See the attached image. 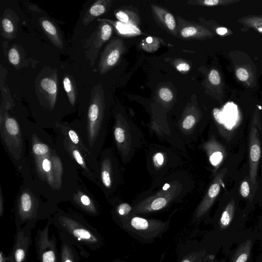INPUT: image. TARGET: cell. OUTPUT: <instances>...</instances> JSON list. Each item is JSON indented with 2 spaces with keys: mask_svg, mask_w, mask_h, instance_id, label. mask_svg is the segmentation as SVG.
I'll return each mask as SVG.
<instances>
[{
  "mask_svg": "<svg viewBox=\"0 0 262 262\" xmlns=\"http://www.w3.org/2000/svg\"><path fill=\"white\" fill-rule=\"evenodd\" d=\"M28 165L32 183L47 200L69 201L80 179L77 164L62 144L35 123L26 129Z\"/></svg>",
  "mask_w": 262,
  "mask_h": 262,
  "instance_id": "cell-1",
  "label": "cell"
},
{
  "mask_svg": "<svg viewBox=\"0 0 262 262\" xmlns=\"http://www.w3.org/2000/svg\"><path fill=\"white\" fill-rule=\"evenodd\" d=\"M105 103L100 84L93 89L87 110L80 120L71 122L93 159L98 162L106 134Z\"/></svg>",
  "mask_w": 262,
  "mask_h": 262,
  "instance_id": "cell-2",
  "label": "cell"
},
{
  "mask_svg": "<svg viewBox=\"0 0 262 262\" xmlns=\"http://www.w3.org/2000/svg\"><path fill=\"white\" fill-rule=\"evenodd\" d=\"M52 218V225L71 238L83 258H88L90 256L83 246L96 251L103 245V238L97 229L80 214L59 208Z\"/></svg>",
  "mask_w": 262,
  "mask_h": 262,
  "instance_id": "cell-3",
  "label": "cell"
},
{
  "mask_svg": "<svg viewBox=\"0 0 262 262\" xmlns=\"http://www.w3.org/2000/svg\"><path fill=\"white\" fill-rule=\"evenodd\" d=\"M23 180L14 206L16 228L22 227L28 222L48 220L59 208L58 204L42 199L43 196L33 184L32 179Z\"/></svg>",
  "mask_w": 262,
  "mask_h": 262,
  "instance_id": "cell-4",
  "label": "cell"
},
{
  "mask_svg": "<svg viewBox=\"0 0 262 262\" xmlns=\"http://www.w3.org/2000/svg\"><path fill=\"white\" fill-rule=\"evenodd\" d=\"M115 222L132 236L143 243H150L161 237L169 228L168 222L137 216L125 217Z\"/></svg>",
  "mask_w": 262,
  "mask_h": 262,
  "instance_id": "cell-5",
  "label": "cell"
},
{
  "mask_svg": "<svg viewBox=\"0 0 262 262\" xmlns=\"http://www.w3.org/2000/svg\"><path fill=\"white\" fill-rule=\"evenodd\" d=\"M261 129L259 110L256 106L252 117L249 133V181L253 190L257 186V174L261 157L259 132Z\"/></svg>",
  "mask_w": 262,
  "mask_h": 262,
  "instance_id": "cell-6",
  "label": "cell"
},
{
  "mask_svg": "<svg viewBox=\"0 0 262 262\" xmlns=\"http://www.w3.org/2000/svg\"><path fill=\"white\" fill-rule=\"evenodd\" d=\"M52 218L48 220L42 229H38L34 238L35 251L38 262H59V251L55 234L49 236L50 226Z\"/></svg>",
  "mask_w": 262,
  "mask_h": 262,
  "instance_id": "cell-7",
  "label": "cell"
},
{
  "mask_svg": "<svg viewBox=\"0 0 262 262\" xmlns=\"http://www.w3.org/2000/svg\"><path fill=\"white\" fill-rule=\"evenodd\" d=\"M37 222L30 221L17 228L13 247L7 256V262H27L32 244L31 234Z\"/></svg>",
  "mask_w": 262,
  "mask_h": 262,
  "instance_id": "cell-8",
  "label": "cell"
},
{
  "mask_svg": "<svg viewBox=\"0 0 262 262\" xmlns=\"http://www.w3.org/2000/svg\"><path fill=\"white\" fill-rule=\"evenodd\" d=\"M114 159L110 149L101 150L98 160L96 178L99 186L108 198L114 188Z\"/></svg>",
  "mask_w": 262,
  "mask_h": 262,
  "instance_id": "cell-9",
  "label": "cell"
},
{
  "mask_svg": "<svg viewBox=\"0 0 262 262\" xmlns=\"http://www.w3.org/2000/svg\"><path fill=\"white\" fill-rule=\"evenodd\" d=\"M69 202L83 213L92 216H98L101 213V207L90 192L81 178L76 191Z\"/></svg>",
  "mask_w": 262,
  "mask_h": 262,
  "instance_id": "cell-10",
  "label": "cell"
},
{
  "mask_svg": "<svg viewBox=\"0 0 262 262\" xmlns=\"http://www.w3.org/2000/svg\"><path fill=\"white\" fill-rule=\"evenodd\" d=\"M55 133V137L62 144L82 175L98 186L96 173L86 156L63 135Z\"/></svg>",
  "mask_w": 262,
  "mask_h": 262,
  "instance_id": "cell-11",
  "label": "cell"
},
{
  "mask_svg": "<svg viewBox=\"0 0 262 262\" xmlns=\"http://www.w3.org/2000/svg\"><path fill=\"white\" fill-rule=\"evenodd\" d=\"M125 50V46L120 39L111 40L104 48L98 64V70L101 75H103L119 61Z\"/></svg>",
  "mask_w": 262,
  "mask_h": 262,
  "instance_id": "cell-12",
  "label": "cell"
},
{
  "mask_svg": "<svg viewBox=\"0 0 262 262\" xmlns=\"http://www.w3.org/2000/svg\"><path fill=\"white\" fill-rule=\"evenodd\" d=\"M53 129L54 133H59L66 137L86 156L96 174L98 167V162H96L93 159L72 123L61 121L56 123Z\"/></svg>",
  "mask_w": 262,
  "mask_h": 262,
  "instance_id": "cell-13",
  "label": "cell"
},
{
  "mask_svg": "<svg viewBox=\"0 0 262 262\" xmlns=\"http://www.w3.org/2000/svg\"><path fill=\"white\" fill-rule=\"evenodd\" d=\"M227 170V168H224L215 176L206 195L195 212L193 217L194 221H199L210 208L220 192Z\"/></svg>",
  "mask_w": 262,
  "mask_h": 262,
  "instance_id": "cell-14",
  "label": "cell"
},
{
  "mask_svg": "<svg viewBox=\"0 0 262 262\" xmlns=\"http://www.w3.org/2000/svg\"><path fill=\"white\" fill-rule=\"evenodd\" d=\"M60 241L59 262H79V257L76 247L64 233L58 231Z\"/></svg>",
  "mask_w": 262,
  "mask_h": 262,
  "instance_id": "cell-15",
  "label": "cell"
},
{
  "mask_svg": "<svg viewBox=\"0 0 262 262\" xmlns=\"http://www.w3.org/2000/svg\"><path fill=\"white\" fill-rule=\"evenodd\" d=\"M112 1L109 0H99L94 3L85 13L82 23L88 26L95 18L104 14L111 5Z\"/></svg>",
  "mask_w": 262,
  "mask_h": 262,
  "instance_id": "cell-16",
  "label": "cell"
},
{
  "mask_svg": "<svg viewBox=\"0 0 262 262\" xmlns=\"http://www.w3.org/2000/svg\"><path fill=\"white\" fill-rule=\"evenodd\" d=\"M39 22L44 32L56 47L62 49L63 46L62 39L55 25L45 17L40 18Z\"/></svg>",
  "mask_w": 262,
  "mask_h": 262,
  "instance_id": "cell-17",
  "label": "cell"
},
{
  "mask_svg": "<svg viewBox=\"0 0 262 262\" xmlns=\"http://www.w3.org/2000/svg\"><path fill=\"white\" fill-rule=\"evenodd\" d=\"M235 211V202L231 199L222 211L215 229L220 232L227 229L233 221Z\"/></svg>",
  "mask_w": 262,
  "mask_h": 262,
  "instance_id": "cell-18",
  "label": "cell"
},
{
  "mask_svg": "<svg viewBox=\"0 0 262 262\" xmlns=\"http://www.w3.org/2000/svg\"><path fill=\"white\" fill-rule=\"evenodd\" d=\"M112 32V27L108 23L103 21L99 24L94 43L92 46V53L95 54L99 52L102 46L110 38Z\"/></svg>",
  "mask_w": 262,
  "mask_h": 262,
  "instance_id": "cell-19",
  "label": "cell"
},
{
  "mask_svg": "<svg viewBox=\"0 0 262 262\" xmlns=\"http://www.w3.org/2000/svg\"><path fill=\"white\" fill-rule=\"evenodd\" d=\"M252 247L251 239H246L237 247L229 262H248L250 257Z\"/></svg>",
  "mask_w": 262,
  "mask_h": 262,
  "instance_id": "cell-20",
  "label": "cell"
},
{
  "mask_svg": "<svg viewBox=\"0 0 262 262\" xmlns=\"http://www.w3.org/2000/svg\"><path fill=\"white\" fill-rule=\"evenodd\" d=\"M213 148L210 151L209 160L212 166L217 168L223 163L226 156V151L224 146L215 141L211 143Z\"/></svg>",
  "mask_w": 262,
  "mask_h": 262,
  "instance_id": "cell-21",
  "label": "cell"
},
{
  "mask_svg": "<svg viewBox=\"0 0 262 262\" xmlns=\"http://www.w3.org/2000/svg\"><path fill=\"white\" fill-rule=\"evenodd\" d=\"M10 13H6L2 19V28L4 36L8 38H12L16 31V21L12 17H10Z\"/></svg>",
  "mask_w": 262,
  "mask_h": 262,
  "instance_id": "cell-22",
  "label": "cell"
},
{
  "mask_svg": "<svg viewBox=\"0 0 262 262\" xmlns=\"http://www.w3.org/2000/svg\"><path fill=\"white\" fill-rule=\"evenodd\" d=\"M206 254L205 249H193L186 254L180 262H205Z\"/></svg>",
  "mask_w": 262,
  "mask_h": 262,
  "instance_id": "cell-23",
  "label": "cell"
},
{
  "mask_svg": "<svg viewBox=\"0 0 262 262\" xmlns=\"http://www.w3.org/2000/svg\"><path fill=\"white\" fill-rule=\"evenodd\" d=\"M238 22L262 33V16L250 15L239 19Z\"/></svg>",
  "mask_w": 262,
  "mask_h": 262,
  "instance_id": "cell-24",
  "label": "cell"
},
{
  "mask_svg": "<svg viewBox=\"0 0 262 262\" xmlns=\"http://www.w3.org/2000/svg\"><path fill=\"white\" fill-rule=\"evenodd\" d=\"M63 88L67 95L69 101L72 106L75 105L76 101V92L75 87L68 76H65L63 79Z\"/></svg>",
  "mask_w": 262,
  "mask_h": 262,
  "instance_id": "cell-25",
  "label": "cell"
},
{
  "mask_svg": "<svg viewBox=\"0 0 262 262\" xmlns=\"http://www.w3.org/2000/svg\"><path fill=\"white\" fill-rule=\"evenodd\" d=\"M115 16L121 22L128 25H135L138 23L137 17L133 12L120 10L116 12Z\"/></svg>",
  "mask_w": 262,
  "mask_h": 262,
  "instance_id": "cell-26",
  "label": "cell"
},
{
  "mask_svg": "<svg viewBox=\"0 0 262 262\" xmlns=\"http://www.w3.org/2000/svg\"><path fill=\"white\" fill-rule=\"evenodd\" d=\"M132 207L127 203H121L116 206L112 211L113 217L115 221L125 217L130 212Z\"/></svg>",
  "mask_w": 262,
  "mask_h": 262,
  "instance_id": "cell-27",
  "label": "cell"
},
{
  "mask_svg": "<svg viewBox=\"0 0 262 262\" xmlns=\"http://www.w3.org/2000/svg\"><path fill=\"white\" fill-rule=\"evenodd\" d=\"M162 16H159L166 26L167 28L171 31L176 29V23L174 16L170 13L162 9Z\"/></svg>",
  "mask_w": 262,
  "mask_h": 262,
  "instance_id": "cell-28",
  "label": "cell"
},
{
  "mask_svg": "<svg viewBox=\"0 0 262 262\" xmlns=\"http://www.w3.org/2000/svg\"><path fill=\"white\" fill-rule=\"evenodd\" d=\"M238 2L233 0H204L198 2L200 5L206 6L226 5Z\"/></svg>",
  "mask_w": 262,
  "mask_h": 262,
  "instance_id": "cell-29",
  "label": "cell"
},
{
  "mask_svg": "<svg viewBox=\"0 0 262 262\" xmlns=\"http://www.w3.org/2000/svg\"><path fill=\"white\" fill-rule=\"evenodd\" d=\"M201 31H203V29H200L198 27L189 26L184 28L181 30V35L184 38H188L201 34Z\"/></svg>",
  "mask_w": 262,
  "mask_h": 262,
  "instance_id": "cell-30",
  "label": "cell"
},
{
  "mask_svg": "<svg viewBox=\"0 0 262 262\" xmlns=\"http://www.w3.org/2000/svg\"><path fill=\"white\" fill-rule=\"evenodd\" d=\"M167 204L166 200L164 198H158L155 199L147 208V210L157 211L163 208Z\"/></svg>",
  "mask_w": 262,
  "mask_h": 262,
  "instance_id": "cell-31",
  "label": "cell"
},
{
  "mask_svg": "<svg viewBox=\"0 0 262 262\" xmlns=\"http://www.w3.org/2000/svg\"><path fill=\"white\" fill-rule=\"evenodd\" d=\"M8 59L13 66H17L20 61V55L18 51L15 48H12L8 52Z\"/></svg>",
  "mask_w": 262,
  "mask_h": 262,
  "instance_id": "cell-32",
  "label": "cell"
},
{
  "mask_svg": "<svg viewBox=\"0 0 262 262\" xmlns=\"http://www.w3.org/2000/svg\"><path fill=\"white\" fill-rule=\"evenodd\" d=\"M114 136L116 142L121 144L125 140V131L122 127L116 125L114 130Z\"/></svg>",
  "mask_w": 262,
  "mask_h": 262,
  "instance_id": "cell-33",
  "label": "cell"
},
{
  "mask_svg": "<svg viewBox=\"0 0 262 262\" xmlns=\"http://www.w3.org/2000/svg\"><path fill=\"white\" fill-rule=\"evenodd\" d=\"M160 98L164 101L168 102L173 98V94L170 90L166 88H162L159 91Z\"/></svg>",
  "mask_w": 262,
  "mask_h": 262,
  "instance_id": "cell-34",
  "label": "cell"
},
{
  "mask_svg": "<svg viewBox=\"0 0 262 262\" xmlns=\"http://www.w3.org/2000/svg\"><path fill=\"white\" fill-rule=\"evenodd\" d=\"M237 78L241 81H246L249 77V74L247 70L243 67L237 68L235 71Z\"/></svg>",
  "mask_w": 262,
  "mask_h": 262,
  "instance_id": "cell-35",
  "label": "cell"
},
{
  "mask_svg": "<svg viewBox=\"0 0 262 262\" xmlns=\"http://www.w3.org/2000/svg\"><path fill=\"white\" fill-rule=\"evenodd\" d=\"M208 79L210 83L213 85H218L221 82V77L219 72L215 69L210 71Z\"/></svg>",
  "mask_w": 262,
  "mask_h": 262,
  "instance_id": "cell-36",
  "label": "cell"
},
{
  "mask_svg": "<svg viewBox=\"0 0 262 262\" xmlns=\"http://www.w3.org/2000/svg\"><path fill=\"white\" fill-rule=\"evenodd\" d=\"M250 192V188L249 183L246 180L243 181L240 185V193L241 195L244 198H247L249 195Z\"/></svg>",
  "mask_w": 262,
  "mask_h": 262,
  "instance_id": "cell-37",
  "label": "cell"
},
{
  "mask_svg": "<svg viewBox=\"0 0 262 262\" xmlns=\"http://www.w3.org/2000/svg\"><path fill=\"white\" fill-rule=\"evenodd\" d=\"M195 118L192 115H188L184 119L182 122V127L185 129H190L194 124Z\"/></svg>",
  "mask_w": 262,
  "mask_h": 262,
  "instance_id": "cell-38",
  "label": "cell"
},
{
  "mask_svg": "<svg viewBox=\"0 0 262 262\" xmlns=\"http://www.w3.org/2000/svg\"><path fill=\"white\" fill-rule=\"evenodd\" d=\"M213 115L216 122L219 124H222L223 120L221 111L219 108H215L213 111Z\"/></svg>",
  "mask_w": 262,
  "mask_h": 262,
  "instance_id": "cell-39",
  "label": "cell"
},
{
  "mask_svg": "<svg viewBox=\"0 0 262 262\" xmlns=\"http://www.w3.org/2000/svg\"><path fill=\"white\" fill-rule=\"evenodd\" d=\"M177 69L180 72H187L190 69V66L186 62H181L176 66Z\"/></svg>",
  "mask_w": 262,
  "mask_h": 262,
  "instance_id": "cell-40",
  "label": "cell"
},
{
  "mask_svg": "<svg viewBox=\"0 0 262 262\" xmlns=\"http://www.w3.org/2000/svg\"><path fill=\"white\" fill-rule=\"evenodd\" d=\"M4 213V198L3 194L2 189L0 187V217H3Z\"/></svg>",
  "mask_w": 262,
  "mask_h": 262,
  "instance_id": "cell-41",
  "label": "cell"
},
{
  "mask_svg": "<svg viewBox=\"0 0 262 262\" xmlns=\"http://www.w3.org/2000/svg\"><path fill=\"white\" fill-rule=\"evenodd\" d=\"M216 33L221 36H225L231 34L229 33L230 31L225 27H219L216 29Z\"/></svg>",
  "mask_w": 262,
  "mask_h": 262,
  "instance_id": "cell-42",
  "label": "cell"
},
{
  "mask_svg": "<svg viewBox=\"0 0 262 262\" xmlns=\"http://www.w3.org/2000/svg\"><path fill=\"white\" fill-rule=\"evenodd\" d=\"M154 161L157 164L159 165H162L164 162V158L162 154L161 153H157L156 154L154 157Z\"/></svg>",
  "mask_w": 262,
  "mask_h": 262,
  "instance_id": "cell-43",
  "label": "cell"
},
{
  "mask_svg": "<svg viewBox=\"0 0 262 262\" xmlns=\"http://www.w3.org/2000/svg\"><path fill=\"white\" fill-rule=\"evenodd\" d=\"M0 262H7V256L2 250L0 252Z\"/></svg>",
  "mask_w": 262,
  "mask_h": 262,
  "instance_id": "cell-44",
  "label": "cell"
},
{
  "mask_svg": "<svg viewBox=\"0 0 262 262\" xmlns=\"http://www.w3.org/2000/svg\"><path fill=\"white\" fill-rule=\"evenodd\" d=\"M205 262H219V261H216L213 259H208V260H206L205 261Z\"/></svg>",
  "mask_w": 262,
  "mask_h": 262,
  "instance_id": "cell-45",
  "label": "cell"
},
{
  "mask_svg": "<svg viewBox=\"0 0 262 262\" xmlns=\"http://www.w3.org/2000/svg\"><path fill=\"white\" fill-rule=\"evenodd\" d=\"M169 185L167 184H166L164 187H163V189L164 190H166L168 187H169Z\"/></svg>",
  "mask_w": 262,
  "mask_h": 262,
  "instance_id": "cell-46",
  "label": "cell"
},
{
  "mask_svg": "<svg viewBox=\"0 0 262 262\" xmlns=\"http://www.w3.org/2000/svg\"><path fill=\"white\" fill-rule=\"evenodd\" d=\"M111 262H116V261H111Z\"/></svg>",
  "mask_w": 262,
  "mask_h": 262,
  "instance_id": "cell-47",
  "label": "cell"
}]
</instances>
